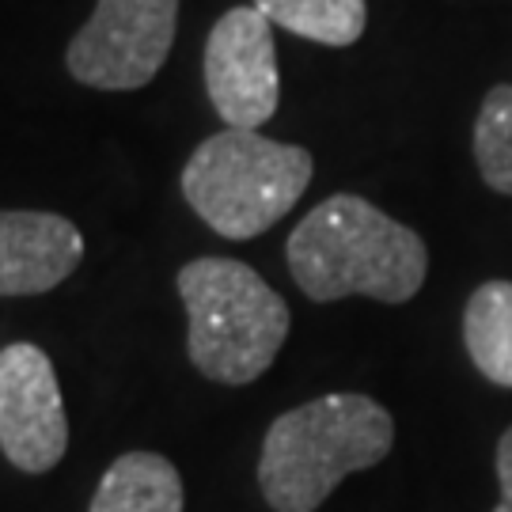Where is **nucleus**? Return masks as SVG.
<instances>
[{"label": "nucleus", "mask_w": 512, "mask_h": 512, "mask_svg": "<svg viewBox=\"0 0 512 512\" xmlns=\"http://www.w3.org/2000/svg\"><path fill=\"white\" fill-rule=\"evenodd\" d=\"M179 296L190 311L186 353L213 384L258 380L289 338V304L247 262L194 258L179 270Z\"/></svg>", "instance_id": "7ed1b4c3"}, {"label": "nucleus", "mask_w": 512, "mask_h": 512, "mask_svg": "<svg viewBox=\"0 0 512 512\" xmlns=\"http://www.w3.org/2000/svg\"><path fill=\"white\" fill-rule=\"evenodd\" d=\"M0 448L27 475L57 467L69 448L54 361L31 342L0 349Z\"/></svg>", "instance_id": "0eeeda50"}, {"label": "nucleus", "mask_w": 512, "mask_h": 512, "mask_svg": "<svg viewBox=\"0 0 512 512\" xmlns=\"http://www.w3.org/2000/svg\"><path fill=\"white\" fill-rule=\"evenodd\" d=\"M311 152L255 129H220L183 167V198L224 239H255L285 217L311 183Z\"/></svg>", "instance_id": "20e7f679"}, {"label": "nucleus", "mask_w": 512, "mask_h": 512, "mask_svg": "<svg viewBox=\"0 0 512 512\" xmlns=\"http://www.w3.org/2000/svg\"><path fill=\"white\" fill-rule=\"evenodd\" d=\"M475 164L482 183L512 198V84L486 92L475 122Z\"/></svg>", "instance_id": "f8f14e48"}, {"label": "nucleus", "mask_w": 512, "mask_h": 512, "mask_svg": "<svg viewBox=\"0 0 512 512\" xmlns=\"http://www.w3.org/2000/svg\"><path fill=\"white\" fill-rule=\"evenodd\" d=\"M255 8L277 27L323 46H353L368 23L365 0H255Z\"/></svg>", "instance_id": "9b49d317"}, {"label": "nucleus", "mask_w": 512, "mask_h": 512, "mask_svg": "<svg viewBox=\"0 0 512 512\" xmlns=\"http://www.w3.org/2000/svg\"><path fill=\"white\" fill-rule=\"evenodd\" d=\"M205 92L228 129H258L277 114L274 23L251 8H232L217 19L205 42Z\"/></svg>", "instance_id": "423d86ee"}, {"label": "nucleus", "mask_w": 512, "mask_h": 512, "mask_svg": "<svg viewBox=\"0 0 512 512\" xmlns=\"http://www.w3.org/2000/svg\"><path fill=\"white\" fill-rule=\"evenodd\" d=\"M497 482H501V505L494 512H512V425L497 444Z\"/></svg>", "instance_id": "ddd939ff"}, {"label": "nucleus", "mask_w": 512, "mask_h": 512, "mask_svg": "<svg viewBox=\"0 0 512 512\" xmlns=\"http://www.w3.org/2000/svg\"><path fill=\"white\" fill-rule=\"evenodd\" d=\"M92 512H183V478L156 452L118 456L99 478Z\"/></svg>", "instance_id": "1a4fd4ad"}, {"label": "nucleus", "mask_w": 512, "mask_h": 512, "mask_svg": "<svg viewBox=\"0 0 512 512\" xmlns=\"http://www.w3.org/2000/svg\"><path fill=\"white\" fill-rule=\"evenodd\" d=\"M463 342L490 384L512 387V281H486L471 293L463 311Z\"/></svg>", "instance_id": "9d476101"}, {"label": "nucleus", "mask_w": 512, "mask_h": 512, "mask_svg": "<svg viewBox=\"0 0 512 512\" xmlns=\"http://www.w3.org/2000/svg\"><path fill=\"white\" fill-rule=\"evenodd\" d=\"M395 444V421L368 395H323L270 425L258 486L274 512H315L338 482L376 467Z\"/></svg>", "instance_id": "f03ea898"}, {"label": "nucleus", "mask_w": 512, "mask_h": 512, "mask_svg": "<svg viewBox=\"0 0 512 512\" xmlns=\"http://www.w3.org/2000/svg\"><path fill=\"white\" fill-rule=\"evenodd\" d=\"M179 0H95L69 42V73L99 92H133L156 80L175 42Z\"/></svg>", "instance_id": "39448f33"}, {"label": "nucleus", "mask_w": 512, "mask_h": 512, "mask_svg": "<svg viewBox=\"0 0 512 512\" xmlns=\"http://www.w3.org/2000/svg\"><path fill=\"white\" fill-rule=\"evenodd\" d=\"M289 274L300 293L319 304L346 296L406 304L425 285L429 251L414 228L361 194H334L293 228Z\"/></svg>", "instance_id": "f257e3e1"}, {"label": "nucleus", "mask_w": 512, "mask_h": 512, "mask_svg": "<svg viewBox=\"0 0 512 512\" xmlns=\"http://www.w3.org/2000/svg\"><path fill=\"white\" fill-rule=\"evenodd\" d=\"M84 258L73 220L38 209H0V296H38L57 289Z\"/></svg>", "instance_id": "6e6552de"}]
</instances>
